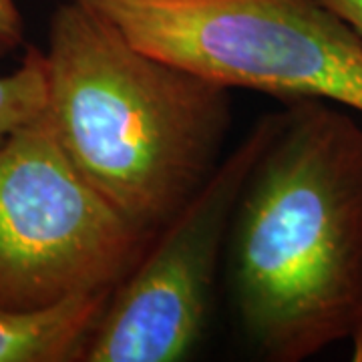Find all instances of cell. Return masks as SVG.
<instances>
[{"instance_id": "obj_7", "label": "cell", "mask_w": 362, "mask_h": 362, "mask_svg": "<svg viewBox=\"0 0 362 362\" xmlns=\"http://www.w3.org/2000/svg\"><path fill=\"white\" fill-rule=\"evenodd\" d=\"M47 105L45 52L28 47L16 71L0 75V139L37 119Z\"/></svg>"}, {"instance_id": "obj_2", "label": "cell", "mask_w": 362, "mask_h": 362, "mask_svg": "<svg viewBox=\"0 0 362 362\" xmlns=\"http://www.w3.org/2000/svg\"><path fill=\"white\" fill-rule=\"evenodd\" d=\"M45 52V117L77 171L153 235L218 168L230 89L135 47L77 0L57 6Z\"/></svg>"}, {"instance_id": "obj_3", "label": "cell", "mask_w": 362, "mask_h": 362, "mask_svg": "<svg viewBox=\"0 0 362 362\" xmlns=\"http://www.w3.org/2000/svg\"><path fill=\"white\" fill-rule=\"evenodd\" d=\"M145 52L226 89L362 113V37L320 0H77Z\"/></svg>"}, {"instance_id": "obj_5", "label": "cell", "mask_w": 362, "mask_h": 362, "mask_svg": "<svg viewBox=\"0 0 362 362\" xmlns=\"http://www.w3.org/2000/svg\"><path fill=\"white\" fill-rule=\"evenodd\" d=\"M278 123L280 111L259 117L189 202L151 235L113 288L81 362H177L197 349L238 199Z\"/></svg>"}, {"instance_id": "obj_8", "label": "cell", "mask_w": 362, "mask_h": 362, "mask_svg": "<svg viewBox=\"0 0 362 362\" xmlns=\"http://www.w3.org/2000/svg\"><path fill=\"white\" fill-rule=\"evenodd\" d=\"M25 42L23 14L14 0H0V59L21 49Z\"/></svg>"}, {"instance_id": "obj_6", "label": "cell", "mask_w": 362, "mask_h": 362, "mask_svg": "<svg viewBox=\"0 0 362 362\" xmlns=\"http://www.w3.org/2000/svg\"><path fill=\"white\" fill-rule=\"evenodd\" d=\"M111 292L78 294L39 310L0 308V362H81Z\"/></svg>"}, {"instance_id": "obj_4", "label": "cell", "mask_w": 362, "mask_h": 362, "mask_svg": "<svg viewBox=\"0 0 362 362\" xmlns=\"http://www.w3.org/2000/svg\"><path fill=\"white\" fill-rule=\"evenodd\" d=\"M149 240L78 173L45 111L0 139V308L113 290Z\"/></svg>"}, {"instance_id": "obj_9", "label": "cell", "mask_w": 362, "mask_h": 362, "mask_svg": "<svg viewBox=\"0 0 362 362\" xmlns=\"http://www.w3.org/2000/svg\"><path fill=\"white\" fill-rule=\"evenodd\" d=\"M362 37V0H320Z\"/></svg>"}, {"instance_id": "obj_1", "label": "cell", "mask_w": 362, "mask_h": 362, "mask_svg": "<svg viewBox=\"0 0 362 362\" xmlns=\"http://www.w3.org/2000/svg\"><path fill=\"white\" fill-rule=\"evenodd\" d=\"M344 109L286 103L235 206L233 302L266 361H306L362 326V127Z\"/></svg>"}]
</instances>
